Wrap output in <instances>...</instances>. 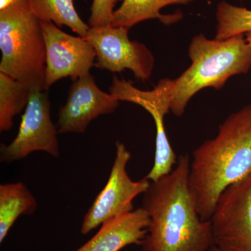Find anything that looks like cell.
I'll use <instances>...</instances> for the list:
<instances>
[{
  "label": "cell",
  "instance_id": "cell-1",
  "mask_svg": "<svg viewBox=\"0 0 251 251\" xmlns=\"http://www.w3.org/2000/svg\"><path fill=\"white\" fill-rule=\"evenodd\" d=\"M190 157L181 155L144 193L142 207L150 221L142 251H207L214 245L210 220L201 219L190 187Z\"/></svg>",
  "mask_w": 251,
  "mask_h": 251
},
{
  "label": "cell",
  "instance_id": "cell-2",
  "mask_svg": "<svg viewBox=\"0 0 251 251\" xmlns=\"http://www.w3.org/2000/svg\"><path fill=\"white\" fill-rule=\"evenodd\" d=\"M251 173V104L231 114L215 138L193 152L189 185L199 215L210 220L220 196Z\"/></svg>",
  "mask_w": 251,
  "mask_h": 251
},
{
  "label": "cell",
  "instance_id": "cell-3",
  "mask_svg": "<svg viewBox=\"0 0 251 251\" xmlns=\"http://www.w3.org/2000/svg\"><path fill=\"white\" fill-rule=\"evenodd\" d=\"M191 64L174 79L171 112L184 115L193 97L203 89L221 90L234 75L247 74L251 68V47L244 34L225 40L195 36L188 47Z\"/></svg>",
  "mask_w": 251,
  "mask_h": 251
},
{
  "label": "cell",
  "instance_id": "cell-4",
  "mask_svg": "<svg viewBox=\"0 0 251 251\" xmlns=\"http://www.w3.org/2000/svg\"><path fill=\"white\" fill-rule=\"evenodd\" d=\"M0 72L31 90L45 91V39L29 0H17L0 10Z\"/></svg>",
  "mask_w": 251,
  "mask_h": 251
},
{
  "label": "cell",
  "instance_id": "cell-5",
  "mask_svg": "<svg viewBox=\"0 0 251 251\" xmlns=\"http://www.w3.org/2000/svg\"><path fill=\"white\" fill-rule=\"evenodd\" d=\"M174 80L161 79L151 90L143 91L129 81L120 80L115 75L110 94L119 101L137 104L151 115L156 126V150L154 163L145 177L156 181L169 174L177 163L178 158L172 148L165 126V116L171 111Z\"/></svg>",
  "mask_w": 251,
  "mask_h": 251
},
{
  "label": "cell",
  "instance_id": "cell-6",
  "mask_svg": "<svg viewBox=\"0 0 251 251\" xmlns=\"http://www.w3.org/2000/svg\"><path fill=\"white\" fill-rule=\"evenodd\" d=\"M130 158L131 154L125 144L117 141L110 176L84 216L81 234L85 235L104 223L134 210L133 201L146 192L151 181L146 177L138 181L130 179L127 173Z\"/></svg>",
  "mask_w": 251,
  "mask_h": 251
},
{
  "label": "cell",
  "instance_id": "cell-7",
  "mask_svg": "<svg viewBox=\"0 0 251 251\" xmlns=\"http://www.w3.org/2000/svg\"><path fill=\"white\" fill-rule=\"evenodd\" d=\"M210 221L216 247L251 251V173L225 190Z\"/></svg>",
  "mask_w": 251,
  "mask_h": 251
},
{
  "label": "cell",
  "instance_id": "cell-8",
  "mask_svg": "<svg viewBox=\"0 0 251 251\" xmlns=\"http://www.w3.org/2000/svg\"><path fill=\"white\" fill-rule=\"evenodd\" d=\"M57 134V128L51 121L49 94L46 91L31 90L17 135L9 145L0 146V161L11 163L35 151L58 158Z\"/></svg>",
  "mask_w": 251,
  "mask_h": 251
},
{
  "label": "cell",
  "instance_id": "cell-9",
  "mask_svg": "<svg viewBox=\"0 0 251 251\" xmlns=\"http://www.w3.org/2000/svg\"><path fill=\"white\" fill-rule=\"evenodd\" d=\"M129 29L124 27H90L85 39L95 50L94 67L112 73L129 69L137 79L148 80L155 59L145 44L128 38Z\"/></svg>",
  "mask_w": 251,
  "mask_h": 251
},
{
  "label": "cell",
  "instance_id": "cell-10",
  "mask_svg": "<svg viewBox=\"0 0 251 251\" xmlns=\"http://www.w3.org/2000/svg\"><path fill=\"white\" fill-rule=\"evenodd\" d=\"M46 49L44 90L64 77L76 80L95 64V50L84 38L64 32L52 22L41 21Z\"/></svg>",
  "mask_w": 251,
  "mask_h": 251
},
{
  "label": "cell",
  "instance_id": "cell-11",
  "mask_svg": "<svg viewBox=\"0 0 251 251\" xmlns=\"http://www.w3.org/2000/svg\"><path fill=\"white\" fill-rule=\"evenodd\" d=\"M118 105L119 100L100 90L89 73L71 85L67 102L59 110L57 131L59 134L84 133L91 122L113 113Z\"/></svg>",
  "mask_w": 251,
  "mask_h": 251
},
{
  "label": "cell",
  "instance_id": "cell-12",
  "mask_svg": "<svg viewBox=\"0 0 251 251\" xmlns=\"http://www.w3.org/2000/svg\"><path fill=\"white\" fill-rule=\"evenodd\" d=\"M150 221L141 206L104 223L93 237L74 251H120L133 244L141 246Z\"/></svg>",
  "mask_w": 251,
  "mask_h": 251
},
{
  "label": "cell",
  "instance_id": "cell-13",
  "mask_svg": "<svg viewBox=\"0 0 251 251\" xmlns=\"http://www.w3.org/2000/svg\"><path fill=\"white\" fill-rule=\"evenodd\" d=\"M195 0H123L118 9L114 11L110 25L130 29L135 25L150 19H158L169 25L182 18L181 13L163 15L160 11L173 4H187Z\"/></svg>",
  "mask_w": 251,
  "mask_h": 251
},
{
  "label": "cell",
  "instance_id": "cell-14",
  "mask_svg": "<svg viewBox=\"0 0 251 251\" xmlns=\"http://www.w3.org/2000/svg\"><path fill=\"white\" fill-rule=\"evenodd\" d=\"M37 207L36 198L23 182L0 185V243L20 216L32 215Z\"/></svg>",
  "mask_w": 251,
  "mask_h": 251
},
{
  "label": "cell",
  "instance_id": "cell-15",
  "mask_svg": "<svg viewBox=\"0 0 251 251\" xmlns=\"http://www.w3.org/2000/svg\"><path fill=\"white\" fill-rule=\"evenodd\" d=\"M75 0H29L31 9L41 21L52 22L57 27L67 26L85 39L90 26L77 14Z\"/></svg>",
  "mask_w": 251,
  "mask_h": 251
},
{
  "label": "cell",
  "instance_id": "cell-16",
  "mask_svg": "<svg viewBox=\"0 0 251 251\" xmlns=\"http://www.w3.org/2000/svg\"><path fill=\"white\" fill-rule=\"evenodd\" d=\"M31 91L27 86L0 72V131L12 128L14 117L27 107Z\"/></svg>",
  "mask_w": 251,
  "mask_h": 251
},
{
  "label": "cell",
  "instance_id": "cell-17",
  "mask_svg": "<svg viewBox=\"0 0 251 251\" xmlns=\"http://www.w3.org/2000/svg\"><path fill=\"white\" fill-rule=\"evenodd\" d=\"M215 39L225 40L233 36L251 31V10L234 6L222 1L217 6L216 13Z\"/></svg>",
  "mask_w": 251,
  "mask_h": 251
},
{
  "label": "cell",
  "instance_id": "cell-18",
  "mask_svg": "<svg viewBox=\"0 0 251 251\" xmlns=\"http://www.w3.org/2000/svg\"><path fill=\"white\" fill-rule=\"evenodd\" d=\"M123 0H93L89 18L90 27H105L110 25L114 8L119 1Z\"/></svg>",
  "mask_w": 251,
  "mask_h": 251
},
{
  "label": "cell",
  "instance_id": "cell-19",
  "mask_svg": "<svg viewBox=\"0 0 251 251\" xmlns=\"http://www.w3.org/2000/svg\"><path fill=\"white\" fill-rule=\"evenodd\" d=\"M17 0H0V10H4L14 4Z\"/></svg>",
  "mask_w": 251,
  "mask_h": 251
},
{
  "label": "cell",
  "instance_id": "cell-20",
  "mask_svg": "<svg viewBox=\"0 0 251 251\" xmlns=\"http://www.w3.org/2000/svg\"><path fill=\"white\" fill-rule=\"evenodd\" d=\"M245 36L248 43H249V46L251 47V31L247 33V34H245Z\"/></svg>",
  "mask_w": 251,
  "mask_h": 251
},
{
  "label": "cell",
  "instance_id": "cell-21",
  "mask_svg": "<svg viewBox=\"0 0 251 251\" xmlns=\"http://www.w3.org/2000/svg\"><path fill=\"white\" fill-rule=\"evenodd\" d=\"M207 251H224L221 250V249H219V247H216V246L214 245L213 247H211L210 249H209Z\"/></svg>",
  "mask_w": 251,
  "mask_h": 251
},
{
  "label": "cell",
  "instance_id": "cell-22",
  "mask_svg": "<svg viewBox=\"0 0 251 251\" xmlns=\"http://www.w3.org/2000/svg\"><path fill=\"white\" fill-rule=\"evenodd\" d=\"M238 1H242V0H238Z\"/></svg>",
  "mask_w": 251,
  "mask_h": 251
}]
</instances>
